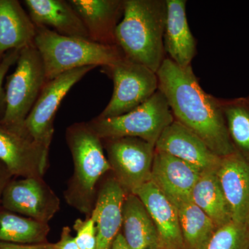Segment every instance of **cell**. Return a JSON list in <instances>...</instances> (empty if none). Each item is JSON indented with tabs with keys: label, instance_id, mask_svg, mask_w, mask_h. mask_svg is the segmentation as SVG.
<instances>
[{
	"label": "cell",
	"instance_id": "obj_1",
	"mask_svg": "<svg viewBox=\"0 0 249 249\" xmlns=\"http://www.w3.org/2000/svg\"><path fill=\"white\" fill-rule=\"evenodd\" d=\"M175 120L196 134L219 157L236 152L219 98L201 88L192 66L181 68L165 58L157 72Z\"/></svg>",
	"mask_w": 249,
	"mask_h": 249
},
{
	"label": "cell",
	"instance_id": "obj_2",
	"mask_svg": "<svg viewBox=\"0 0 249 249\" xmlns=\"http://www.w3.org/2000/svg\"><path fill=\"white\" fill-rule=\"evenodd\" d=\"M165 0H124V12L116 39L124 57L157 73L166 55L163 35Z\"/></svg>",
	"mask_w": 249,
	"mask_h": 249
},
{
	"label": "cell",
	"instance_id": "obj_3",
	"mask_svg": "<svg viewBox=\"0 0 249 249\" xmlns=\"http://www.w3.org/2000/svg\"><path fill=\"white\" fill-rule=\"evenodd\" d=\"M65 139L73 158V176L64 193L67 204L86 217L92 213L98 193V183L111 171L104 153L102 139L88 123H76L66 129Z\"/></svg>",
	"mask_w": 249,
	"mask_h": 249
},
{
	"label": "cell",
	"instance_id": "obj_4",
	"mask_svg": "<svg viewBox=\"0 0 249 249\" xmlns=\"http://www.w3.org/2000/svg\"><path fill=\"white\" fill-rule=\"evenodd\" d=\"M34 45L43 62L47 82L75 69L108 66L124 57L118 46L61 36L45 27H36Z\"/></svg>",
	"mask_w": 249,
	"mask_h": 249
},
{
	"label": "cell",
	"instance_id": "obj_5",
	"mask_svg": "<svg viewBox=\"0 0 249 249\" xmlns=\"http://www.w3.org/2000/svg\"><path fill=\"white\" fill-rule=\"evenodd\" d=\"M46 83L43 62L34 44L21 49L15 71L6 78L1 124L27 134L24 122Z\"/></svg>",
	"mask_w": 249,
	"mask_h": 249
},
{
	"label": "cell",
	"instance_id": "obj_6",
	"mask_svg": "<svg viewBox=\"0 0 249 249\" xmlns=\"http://www.w3.org/2000/svg\"><path fill=\"white\" fill-rule=\"evenodd\" d=\"M175 121L164 95L160 89L132 111L101 119L96 116L88 122L101 139L135 137L155 145L164 129Z\"/></svg>",
	"mask_w": 249,
	"mask_h": 249
},
{
	"label": "cell",
	"instance_id": "obj_7",
	"mask_svg": "<svg viewBox=\"0 0 249 249\" xmlns=\"http://www.w3.org/2000/svg\"><path fill=\"white\" fill-rule=\"evenodd\" d=\"M102 71L113 80L114 91L107 106L97 116L101 119L126 114L145 102L159 90L157 73L125 57L102 67Z\"/></svg>",
	"mask_w": 249,
	"mask_h": 249
},
{
	"label": "cell",
	"instance_id": "obj_8",
	"mask_svg": "<svg viewBox=\"0 0 249 249\" xmlns=\"http://www.w3.org/2000/svg\"><path fill=\"white\" fill-rule=\"evenodd\" d=\"M113 176L126 194L151 181L155 146L135 137L102 139Z\"/></svg>",
	"mask_w": 249,
	"mask_h": 249
},
{
	"label": "cell",
	"instance_id": "obj_9",
	"mask_svg": "<svg viewBox=\"0 0 249 249\" xmlns=\"http://www.w3.org/2000/svg\"><path fill=\"white\" fill-rule=\"evenodd\" d=\"M94 66L81 67L62 73L45 83L24 122V129L33 140L49 150L54 133V121L62 100Z\"/></svg>",
	"mask_w": 249,
	"mask_h": 249
},
{
	"label": "cell",
	"instance_id": "obj_10",
	"mask_svg": "<svg viewBox=\"0 0 249 249\" xmlns=\"http://www.w3.org/2000/svg\"><path fill=\"white\" fill-rule=\"evenodd\" d=\"M1 202L10 212L48 224L60 208L58 196L43 178H23L10 181L3 192Z\"/></svg>",
	"mask_w": 249,
	"mask_h": 249
},
{
	"label": "cell",
	"instance_id": "obj_11",
	"mask_svg": "<svg viewBox=\"0 0 249 249\" xmlns=\"http://www.w3.org/2000/svg\"><path fill=\"white\" fill-rule=\"evenodd\" d=\"M49 150L29 137L9 128L0 121V161L12 175L43 178Z\"/></svg>",
	"mask_w": 249,
	"mask_h": 249
},
{
	"label": "cell",
	"instance_id": "obj_12",
	"mask_svg": "<svg viewBox=\"0 0 249 249\" xmlns=\"http://www.w3.org/2000/svg\"><path fill=\"white\" fill-rule=\"evenodd\" d=\"M155 150L179 159L201 172L217 170L222 159L196 134L175 120L160 135Z\"/></svg>",
	"mask_w": 249,
	"mask_h": 249
},
{
	"label": "cell",
	"instance_id": "obj_13",
	"mask_svg": "<svg viewBox=\"0 0 249 249\" xmlns=\"http://www.w3.org/2000/svg\"><path fill=\"white\" fill-rule=\"evenodd\" d=\"M201 173L186 162L155 150L150 181L175 205L192 201V191Z\"/></svg>",
	"mask_w": 249,
	"mask_h": 249
},
{
	"label": "cell",
	"instance_id": "obj_14",
	"mask_svg": "<svg viewBox=\"0 0 249 249\" xmlns=\"http://www.w3.org/2000/svg\"><path fill=\"white\" fill-rule=\"evenodd\" d=\"M126 196L114 176L106 178L98 187L96 204L90 216L96 226V249L112 248L122 228L123 205Z\"/></svg>",
	"mask_w": 249,
	"mask_h": 249
},
{
	"label": "cell",
	"instance_id": "obj_15",
	"mask_svg": "<svg viewBox=\"0 0 249 249\" xmlns=\"http://www.w3.org/2000/svg\"><path fill=\"white\" fill-rule=\"evenodd\" d=\"M216 173L232 220L247 224L249 215V160L236 151L222 157Z\"/></svg>",
	"mask_w": 249,
	"mask_h": 249
},
{
	"label": "cell",
	"instance_id": "obj_16",
	"mask_svg": "<svg viewBox=\"0 0 249 249\" xmlns=\"http://www.w3.org/2000/svg\"><path fill=\"white\" fill-rule=\"evenodd\" d=\"M68 2L84 24L90 40L118 46L116 30L124 16V0H68Z\"/></svg>",
	"mask_w": 249,
	"mask_h": 249
},
{
	"label": "cell",
	"instance_id": "obj_17",
	"mask_svg": "<svg viewBox=\"0 0 249 249\" xmlns=\"http://www.w3.org/2000/svg\"><path fill=\"white\" fill-rule=\"evenodd\" d=\"M155 223L158 234V249H183L178 210L152 181L136 192Z\"/></svg>",
	"mask_w": 249,
	"mask_h": 249
},
{
	"label": "cell",
	"instance_id": "obj_18",
	"mask_svg": "<svg viewBox=\"0 0 249 249\" xmlns=\"http://www.w3.org/2000/svg\"><path fill=\"white\" fill-rule=\"evenodd\" d=\"M166 21L163 45L167 58L181 68L191 67L196 53V40L186 17V0H165Z\"/></svg>",
	"mask_w": 249,
	"mask_h": 249
},
{
	"label": "cell",
	"instance_id": "obj_19",
	"mask_svg": "<svg viewBox=\"0 0 249 249\" xmlns=\"http://www.w3.org/2000/svg\"><path fill=\"white\" fill-rule=\"evenodd\" d=\"M36 27H45L68 37L89 40L88 31L76 11L65 0H24Z\"/></svg>",
	"mask_w": 249,
	"mask_h": 249
},
{
	"label": "cell",
	"instance_id": "obj_20",
	"mask_svg": "<svg viewBox=\"0 0 249 249\" xmlns=\"http://www.w3.org/2000/svg\"><path fill=\"white\" fill-rule=\"evenodd\" d=\"M36 27L17 0H0V57L34 44Z\"/></svg>",
	"mask_w": 249,
	"mask_h": 249
},
{
	"label": "cell",
	"instance_id": "obj_21",
	"mask_svg": "<svg viewBox=\"0 0 249 249\" xmlns=\"http://www.w3.org/2000/svg\"><path fill=\"white\" fill-rule=\"evenodd\" d=\"M122 227L129 249L159 248L158 234L145 205L134 194H127L123 205Z\"/></svg>",
	"mask_w": 249,
	"mask_h": 249
},
{
	"label": "cell",
	"instance_id": "obj_22",
	"mask_svg": "<svg viewBox=\"0 0 249 249\" xmlns=\"http://www.w3.org/2000/svg\"><path fill=\"white\" fill-rule=\"evenodd\" d=\"M216 172L217 170L201 172L192 191L191 201L218 229L232 220Z\"/></svg>",
	"mask_w": 249,
	"mask_h": 249
},
{
	"label": "cell",
	"instance_id": "obj_23",
	"mask_svg": "<svg viewBox=\"0 0 249 249\" xmlns=\"http://www.w3.org/2000/svg\"><path fill=\"white\" fill-rule=\"evenodd\" d=\"M178 210L183 249H206L217 228L192 201L175 205Z\"/></svg>",
	"mask_w": 249,
	"mask_h": 249
},
{
	"label": "cell",
	"instance_id": "obj_24",
	"mask_svg": "<svg viewBox=\"0 0 249 249\" xmlns=\"http://www.w3.org/2000/svg\"><path fill=\"white\" fill-rule=\"evenodd\" d=\"M49 231L48 223L10 211L0 212V242L20 245L46 243Z\"/></svg>",
	"mask_w": 249,
	"mask_h": 249
},
{
	"label": "cell",
	"instance_id": "obj_25",
	"mask_svg": "<svg viewBox=\"0 0 249 249\" xmlns=\"http://www.w3.org/2000/svg\"><path fill=\"white\" fill-rule=\"evenodd\" d=\"M219 99L236 151L249 160V106L244 97Z\"/></svg>",
	"mask_w": 249,
	"mask_h": 249
},
{
	"label": "cell",
	"instance_id": "obj_26",
	"mask_svg": "<svg viewBox=\"0 0 249 249\" xmlns=\"http://www.w3.org/2000/svg\"><path fill=\"white\" fill-rule=\"evenodd\" d=\"M206 249H249L248 227L231 221L218 228Z\"/></svg>",
	"mask_w": 249,
	"mask_h": 249
},
{
	"label": "cell",
	"instance_id": "obj_27",
	"mask_svg": "<svg viewBox=\"0 0 249 249\" xmlns=\"http://www.w3.org/2000/svg\"><path fill=\"white\" fill-rule=\"evenodd\" d=\"M73 229L76 232L75 240L80 249H96V229L92 218L88 217L85 220L77 219Z\"/></svg>",
	"mask_w": 249,
	"mask_h": 249
},
{
	"label": "cell",
	"instance_id": "obj_28",
	"mask_svg": "<svg viewBox=\"0 0 249 249\" xmlns=\"http://www.w3.org/2000/svg\"><path fill=\"white\" fill-rule=\"evenodd\" d=\"M20 51L19 49L10 51L5 54L0 61V112L3 111V114L5 109V89L3 88V83L10 68L17 62Z\"/></svg>",
	"mask_w": 249,
	"mask_h": 249
},
{
	"label": "cell",
	"instance_id": "obj_29",
	"mask_svg": "<svg viewBox=\"0 0 249 249\" xmlns=\"http://www.w3.org/2000/svg\"><path fill=\"white\" fill-rule=\"evenodd\" d=\"M54 249H80L75 240V237L71 235L70 227H65L62 229L60 240L54 244Z\"/></svg>",
	"mask_w": 249,
	"mask_h": 249
},
{
	"label": "cell",
	"instance_id": "obj_30",
	"mask_svg": "<svg viewBox=\"0 0 249 249\" xmlns=\"http://www.w3.org/2000/svg\"><path fill=\"white\" fill-rule=\"evenodd\" d=\"M0 249H54V245L47 242L37 245H20L0 242Z\"/></svg>",
	"mask_w": 249,
	"mask_h": 249
},
{
	"label": "cell",
	"instance_id": "obj_31",
	"mask_svg": "<svg viewBox=\"0 0 249 249\" xmlns=\"http://www.w3.org/2000/svg\"><path fill=\"white\" fill-rule=\"evenodd\" d=\"M11 175H12L6 168V165L2 162L0 161V201H1V196L5 188L10 182L9 180Z\"/></svg>",
	"mask_w": 249,
	"mask_h": 249
},
{
	"label": "cell",
	"instance_id": "obj_32",
	"mask_svg": "<svg viewBox=\"0 0 249 249\" xmlns=\"http://www.w3.org/2000/svg\"><path fill=\"white\" fill-rule=\"evenodd\" d=\"M111 249H129L128 246L126 243L123 234L120 232L116 237V240L113 243Z\"/></svg>",
	"mask_w": 249,
	"mask_h": 249
},
{
	"label": "cell",
	"instance_id": "obj_33",
	"mask_svg": "<svg viewBox=\"0 0 249 249\" xmlns=\"http://www.w3.org/2000/svg\"><path fill=\"white\" fill-rule=\"evenodd\" d=\"M244 99H245L246 103H247L249 106V96H247V97H244Z\"/></svg>",
	"mask_w": 249,
	"mask_h": 249
},
{
	"label": "cell",
	"instance_id": "obj_34",
	"mask_svg": "<svg viewBox=\"0 0 249 249\" xmlns=\"http://www.w3.org/2000/svg\"><path fill=\"white\" fill-rule=\"evenodd\" d=\"M247 227H248L249 229V218H248V221H247Z\"/></svg>",
	"mask_w": 249,
	"mask_h": 249
},
{
	"label": "cell",
	"instance_id": "obj_35",
	"mask_svg": "<svg viewBox=\"0 0 249 249\" xmlns=\"http://www.w3.org/2000/svg\"></svg>",
	"mask_w": 249,
	"mask_h": 249
}]
</instances>
